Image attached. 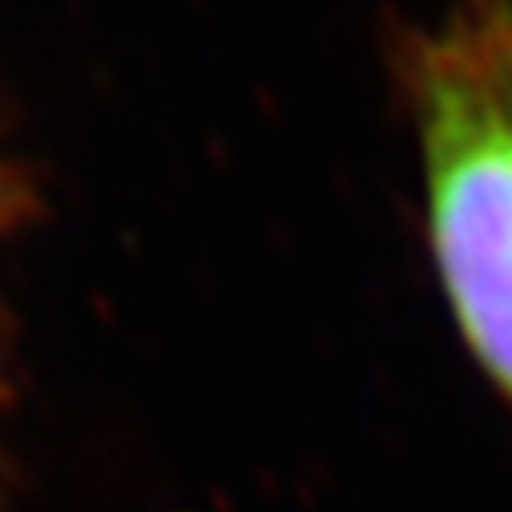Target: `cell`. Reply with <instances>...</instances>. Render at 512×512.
I'll list each match as a JSON object with an SVG mask.
<instances>
[{
	"mask_svg": "<svg viewBox=\"0 0 512 512\" xmlns=\"http://www.w3.org/2000/svg\"><path fill=\"white\" fill-rule=\"evenodd\" d=\"M432 254L464 339L512 400V97L480 0L412 33L404 57Z\"/></svg>",
	"mask_w": 512,
	"mask_h": 512,
	"instance_id": "cell-1",
	"label": "cell"
},
{
	"mask_svg": "<svg viewBox=\"0 0 512 512\" xmlns=\"http://www.w3.org/2000/svg\"><path fill=\"white\" fill-rule=\"evenodd\" d=\"M480 13L488 25V37H492V49H496L500 77L512 97V0H480Z\"/></svg>",
	"mask_w": 512,
	"mask_h": 512,
	"instance_id": "cell-2",
	"label": "cell"
}]
</instances>
